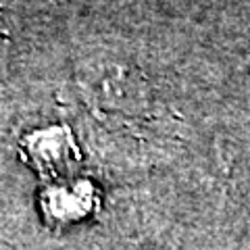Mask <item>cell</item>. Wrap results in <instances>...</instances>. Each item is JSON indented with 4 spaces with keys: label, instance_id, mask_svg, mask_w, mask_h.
Here are the masks:
<instances>
[{
    "label": "cell",
    "instance_id": "6da1fadb",
    "mask_svg": "<svg viewBox=\"0 0 250 250\" xmlns=\"http://www.w3.org/2000/svg\"><path fill=\"white\" fill-rule=\"evenodd\" d=\"M13 42V25H11V17L2 6H0V62L4 61L6 52L11 48Z\"/></svg>",
    "mask_w": 250,
    "mask_h": 250
}]
</instances>
